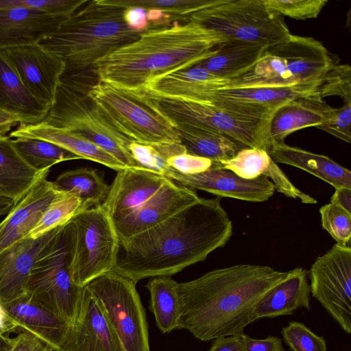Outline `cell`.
Here are the masks:
<instances>
[{
    "label": "cell",
    "instance_id": "obj_1",
    "mask_svg": "<svg viewBox=\"0 0 351 351\" xmlns=\"http://www.w3.org/2000/svg\"><path fill=\"white\" fill-rule=\"evenodd\" d=\"M232 223L221 197L201 198L152 228L119 243L112 271L138 281L171 276L223 247Z\"/></svg>",
    "mask_w": 351,
    "mask_h": 351
},
{
    "label": "cell",
    "instance_id": "obj_2",
    "mask_svg": "<svg viewBox=\"0 0 351 351\" xmlns=\"http://www.w3.org/2000/svg\"><path fill=\"white\" fill-rule=\"evenodd\" d=\"M289 275L261 265L239 264L178 283L182 311L178 329L202 341L242 335L260 300Z\"/></svg>",
    "mask_w": 351,
    "mask_h": 351
},
{
    "label": "cell",
    "instance_id": "obj_3",
    "mask_svg": "<svg viewBox=\"0 0 351 351\" xmlns=\"http://www.w3.org/2000/svg\"><path fill=\"white\" fill-rule=\"evenodd\" d=\"M217 32L187 21L149 28L139 37L99 59L91 69L98 80L144 90L153 80L189 69L210 57L227 41Z\"/></svg>",
    "mask_w": 351,
    "mask_h": 351
},
{
    "label": "cell",
    "instance_id": "obj_4",
    "mask_svg": "<svg viewBox=\"0 0 351 351\" xmlns=\"http://www.w3.org/2000/svg\"><path fill=\"white\" fill-rule=\"evenodd\" d=\"M199 197L195 190L141 167L125 168L109 187L101 207L119 243L138 234Z\"/></svg>",
    "mask_w": 351,
    "mask_h": 351
},
{
    "label": "cell",
    "instance_id": "obj_5",
    "mask_svg": "<svg viewBox=\"0 0 351 351\" xmlns=\"http://www.w3.org/2000/svg\"><path fill=\"white\" fill-rule=\"evenodd\" d=\"M125 10L112 0L87 1L39 44L64 62V73H79L143 33L128 27Z\"/></svg>",
    "mask_w": 351,
    "mask_h": 351
},
{
    "label": "cell",
    "instance_id": "obj_6",
    "mask_svg": "<svg viewBox=\"0 0 351 351\" xmlns=\"http://www.w3.org/2000/svg\"><path fill=\"white\" fill-rule=\"evenodd\" d=\"M335 62L325 46L312 37L291 34L266 48L250 69L222 85L239 88H292L319 84Z\"/></svg>",
    "mask_w": 351,
    "mask_h": 351
},
{
    "label": "cell",
    "instance_id": "obj_7",
    "mask_svg": "<svg viewBox=\"0 0 351 351\" xmlns=\"http://www.w3.org/2000/svg\"><path fill=\"white\" fill-rule=\"evenodd\" d=\"M104 117L123 134L146 145L181 143L178 131L145 90H131L98 80L86 90Z\"/></svg>",
    "mask_w": 351,
    "mask_h": 351
},
{
    "label": "cell",
    "instance_id": "obj_8",
    "mask_svg": "<svg viewBox=\"0 0 351 351\" xmlns=\"http://www.w3.org/2000/svg\"><path fill=\"white\" fill-rule=\"evenodd\" d=\"M40 122L90 141L126 168L138 167L128 149L133 141L107 121L80 81L61 79L56 101Z\"/></svg>",
    "mask_w": 351,
    "mask_h": 351
},
{
    "label": "cell",
    "instance_id": "obj_9",
    "mask_svg": "<svg viewBox=\"0 0 351 351\" xmlns=\"http://www.w3.org/2000/svg\"><path fill=\"white\" fill-rule=\"evenodd\" d=\"M73 282L83 287L97 277L112 271L119 241L108 216L101 207L76 214L66 223Z\"/></svg>",
    "mask_w": 351,
    "mask_h": 351
},
{
    "label": "cell",
    "instance_id": "obj_10",
    "mask_svg": "<svg viewBox=\"0 0 351 351\" xmlns=\"http://www.w3.org/2000/svg\"><path fill=\"white\" fill-rule=\"evenodd\" d=\"M228 40H240L266 47L291 34L282 16L263 0H219L186 17Z\"/></svg>",
    "mask_w": 351,
    "mask_h": 351
},
{
    "label": "cell",
    "instance_id": "obj_11",
    "mask_svg": "<svg viewBox=\"0 0 351 351\" xmlns=\"http://www.w3.org/2000/svg\"><path fill=\"white\" fill-rule=\"evenodd\" d=\"M83 287L75 285L71 280L65 223L37 258L29 276L26 293L72 324L80 308Z\"/></svg>",
    "mask_w": 351,
    "mask_h": 351
},
{
    "label": "cell",
    "instance_id": "obj_12",
    "mask_svg": "<svg viewBox=\"0 0 351 351\" xmlns=\"http://www.w3.org/2000/svg\"><path fill=\"white\" fill-rule=\"evenodd\" d=\"M156 98L158 108L177 130L197 129L213 132L247 147L267 151L271 146L270 120L251 118L210 102Z\"/></svg>",
    "mask_w": 351,
    "mask_h": 351
},
{
    "label": "cell",
    "instance_id": "obj_13",
    "mask_svg": "<svg viewBox=\"0 0 351 351\" xmlns=\"http://www.w3.org/2000/svg\"><path fill=\"white\" fill-rule=\"evenodd\" d=\"M136 285L112 271L86 287L97 298L123 351H150L146 314Z\"/></svg>",
    "mask_w": 351,
    "mask_h": 351
},
{
    "label": "cell",
    "instance_id": "obj_14",
    "mask_svg": "<svg viewBox=\"0 0 351 351\" xmlns=\"http://www.w3.org/2000/svg\"><path fill=\"white\" fill-rule=\"evenodd\" d=\"M313 297L341 329L351 333V247L335 244L317 256L308 273Z\"/></svg>",
    "mask_w": 351,
    "mask_h": 351
},
{
    "label": "cell",
    "instance_id": "obj_15",
    "mask_svg": "<svg viewBox=\"0 0 351 351\" xmlns=\"http://www.w3.org/2000/svg\"><path fill=\"white\" fill-rule=\"evenodd\" d=\"M30 93L51 108L64 73V62L40 44L1 49Z\"/></svg>",
    "mask_w": 351,
    "mask_h": 351
},
{
    "label": "cell",
    "instance_id": "obj_16",
    "mask_svg": "<svg viewBox=\"0 0 351 351\" xmlns=\"http://www.w3.org/2000/svg\"><path fill=\"white\" fill-rule=\"evenodd\" d=\"M161 175L193 190L204 191L219 197L247 202H265L275 191L273 183L265 176L247 180L224 169H210L196 174L183 175L167 168Z\"/></svg>",
    "mask_w": 351,
    "mask_h": 351
},
{
    "label": "cell",
    "instance_id": "obj_17",
    "mask_svg": "<svg viewBox=\"0 0 351 351\" xmlns=\"http://www.w3.org/2000/svg\"><path fill=\"white\" fill-rule=\"evenodd\" d=\"M56 351H123L97 298L86 286L78 315Z\"/></svg>",
    "mask_w": 351,
    "mask_h": 351
},
{
    "label": "cell",
    "instance_id": "obj_18",
    "mask_svg": "<svg viewBox=\"0 0 351 351\" xmlns=\"http://www.w3.org/2000/svg\"><path fill=\"white\" fill-rule=\"evenodd\" d=\"M47 169L0 222V252L29 237L49 205L64 192L47 178Z\"/></svg>",
    "mask_w": 351,
    "mask_h": 351
},
{
    "label": "cell",
    "instance_id": "obj_19",
    "mask_svg": "<svg viewBox=\"0 0 351 351\" xmlns=\"http://www.w3.org/2000/svg\"><path fill=\"white\" fill-rule=\"evenodd\" d=\"M32 239L27 237L0 252V302H7L26 293L31 270L40 254L60 228Z\"/></svg>",
    "mask_w": 351,
    "mask_h": 351
},
{
    "label": "cell",
    "instance_id": "obj_20",
    "mask_svg": "<svg viewBox=\"0 0 351 351\" xmlns=\"http://www.w3.org/2000/svg\"><path fill=\"white\" fill-rule=\"evenodd\" d=\"M68 18L25 8L0 10V50L39 44Z\"/></svg>",
    "mask_w": 351,
    "mask_h": 351
},
{
    "label": "cell",
    "instance_id": "obj_21",
    "mask_svg": "<svg viewBox=\"0 0 351 351\" xmlns=\"http://www.w3.org/2000/svg\"><path fill=\"white\" fill-rule=\"evenodd\" d=\"M1 303L19 328L40 337L49 343L54 351L61 347L70 328L69 323L27 293L12 301Z\"/></svg>",
    "mask_w": 351,
    "mask_h": 351
},
{
    "label": "cell",
    "instance_id": "obj_22",
    "mask_svg": "<svg viewBox=\"0 0 351 351\" xmlns=\"http://www.w3.org/2000/svg\"><path fill=\"white\" fill-rule=\"evenodd\" d=\"M330 106L317 96L287 100L273 113L269 124L271 145L285 143L290 134L308 127L319 125Z\"/></svg>",
    "mask_w": 351,
    "mask_h": 351
},
{
    "label": "cell",
    "instance_id": "obj_23",
    "mask_svg": "<svg viewBox=\"0 0 351 351\" xmlns=\"http://www.w3.org/2000/svg\"><path fill=\"white\" fill-rule=\"evenodd\" d=\"M49 110L27 88L0 50V110L15 116L20 123L35 124Z\"/></svg>",
    "mask_w": 351,
    "mask_h": 351
},
{
    "label": "cell",
    "instance_id": "obj_24",
    "mask_svg": "<svg viewBox=\"0 0 351 351\" xmlns=\"http://www.w3.org/2000/svg\"><path fill=\"white\" fill-rule=\"evenodd\" d=\"M307 272L302 267L289 271L287 277L271 289L258 303L254 318H274L292 315L298 309L311 310Z\"/></svg>",
    "mask_w": 351,
    "mask_h": 351
},
{
    "label": "cell",
    "instance_id": "obj_25",
    "mask_svg": "<svg viewBox=\"0 0 351 351\" xmlns=\"http://www.w3.org/2000/svg\"><path fill=\"white\" fill-rule=\"evenodd\" d=\"M9 136L46 141L70 151L81 159L99 162L117 171L126 168L114 157L90 141L42 122L35 124L19 123Z\"/></svg>",
    "mask_w": 351,
    "mask_h": 351
},
{
    "label": "cell",
    "instance_id": "obj_26",
    "mask_svg": "<svg viewBox=\"0 0 351 351\" xmlns=\"http://www.w3.org/2000/svg\"><path fill=\"white\" fill-rule=\"evenodd\" d=\"M267 152L275 162L307 171L335 189H351V172L326 156L291 147L285 143L271 145Z\"/></svg>",
    "mask_w": 351,
    "mask_h": 351
},
{
    "label": "cell",
    "instance_id": "obj_27",
    "mask_svg": "<svg viewBox=\"0 0 351 351\" xmlns=\"http://www.w3.org/2000/svg\"><path fill=\"white\" fill-rule=\"evenodd\" d=\"M222 80H223L213 82L193 101H210L220 99L241 103L280 106L291 99L308 96L320 97L318 90L321 83L317 85L283 88H239L222 85Z\"/></svg>",
    "mask_w": 351,
    "mask_h": 351
},
{
    "label": "cell",
    "instance_id": "obj_28",
    "mask_svg": "<svg viewBox=\"0 0 351 351\" xmlns=\"http://www.w3.org/2000/svg\"><path fill=\"white\" fill-rule=\"evenodd\" d=\"M266 48L244 41L227 40L220 44L210 57L197 64L220 78L232 80L254 66Z\"/></svg>",
    "mask_w": 351,
    "mask_h": 351
},
{
    "label": "cell",
    "instance_id": "obj_29",
    "mask_svg": "<svg viewBox=\"0 0 351 351\" xmlns=\"http://www.w3.org/2000/svg\"><path fill=\"white\" fill-rule=\"evenodd\" d=\"M47 170L32 168L16 151L12 139L0 135V197L16 204Z\"/></svg>",
    "mask_w": 351,
    "mask_h": 351
},
{
    "label": "cell",
    "instance_id": "obj_30",
    "mask_svg": "<svg viewBox=\"0 0 351 351\" xmlns=\"http://www.w3.org/2000/svg\"><path fill=\"white\" fill-rule=\"evenodd\" d=\"M150 293L149 311L162 333L178 329L182 315V300L178 282L171 276L151 278L145 285Z\"/></svg>",
    "mask_w": 351,
    "mask_h": 351
},
{
    "label": "cell",
    "instance_id": "obj_31",
    "mask_svg": "<svg viewBox=\"0 0 351 351\" xmlns=\"http://www.w3.org/2000/svg\"><path fill=\"white\" fill-rule=\"evenodd\" d=\"M53 184L57 190L77 197L86 209L101 205L110 187L96 169L86 167L65 171Z\"/></svg>",
    "mask_w": 351,
    "mask_h": 351
},
{
    "label": "cell",
    "instance_id": "obj_32",
    "mask_svg": "<svg viewBox=\"0 0 351 351\" xmlns=\"http://www.w3.org/2000/svg\"><path fill=\"white\" fill-rule=\"evenodd\" d=\"M181 144L186 152L220 162L232 158L247 147L225 135L197 129L178 130Z\"/></svg>",
    "mask_w": 351,
    "mask_h": 351
},
{
    "label": "cell",
    "instance_id": "obj_33",
    "mask_svg": "<svg viewBox=\"0 0 351 351\" xmlns=\"http://www.w3.org/2000/svg\"><path fill=\"white\" fill-rule=\"evenodd\" d=\"M12 144L19 155L38 171L50 169L60 162L81 159L70 151L52 143L30 138H16Z\"/></svg>",
    "mask_w": 351,
    "mask_h": 351
},
{
    "label": "cell",
    "instance_id": "obj_34",
    "mask_svg": "<svg viewBox=\"0 0 351 351\" xmlns=\"http://www.w3.org/2000/svg\"><path fill=\"white\" fill-rule=\"evenodd\" d=\"M86 210L74 195L63 193L47 208L29 237L37 239L69 221L78 213Z\"/></svg>",
    "mask_w": 351,
    "mask_h": 351
},
{
    "label": "cell",
    "instance_id": "obj_35",
    "mask_svg": "<svg viewBox=\"0 0 351 351\" xmlns=\"http://www.w3.org/2000/svg\"><path fill=\"white\" fill-rule=\"evenodd\" d=\"M272 161L267 150L246 147L231 159L214 162L213 169H228L242 178L251 180L263 175Z\"/></svg>",
    "mask_w": 351,
    "mask_h": 351
},
{
    "label": "cell",
    "instance_id": "obj_36",
    "mask_svg": "<svg viewBox=\"0 0 351 351\" xmlns=\"http://www.w3.org/2000/svg\"><path fill=\"white\" fill-rule=\"evenodd\" d=\"M129 151L138 167L162 174L167 160L173 156L186 152L181 143L146 145L132 141Z\"/></svg>",
    "mask_w": 351,
    "mask_h": 351
},
{
    "label": "cell",
    "instance_id": "obj_37",
    "mask_svg": "<svg viewBox=\"0 0 351 351\" xmlns=\"http://www.w3.org/2000/svg\"><path fill=\"white\" fill-rule=\"evenodd\" d=\"M219 0H112L125 8L138 7L145 10L156 9L171 16H184L216 4Z\"/></svg>",
    "mask_w": 351,
    "mask_h": 351
},
{
    "label": "cell",
    "instance_id": "obj_38",
    "mask_svg": "<svg viewBox=\"0 0 351 351\" xmlns=\"http://www.w3.org/2000/svg\"><path fill=\"white\" fill-rule=\"evenodd\" d=\"M321 223L337 243L350 246L351 239V213L340 206L328 203L319 209Z\"/></svg>",
    "mask_w": 351,
    "mask_h": 351
},
{
    "label": "cell",
    "instance_id": "obj_39",
    "mask_svg": "<svg viewBox=\"0 0 351 351\" xmlns=\"http://www.w3.org/2000/svg\"><path fill=\"white\" fill-rule=\"evenodd\" d=\"M318 91L322 99L337 96L343 102H351L350 66L335 62L323 77Z\"/></svg>",
    "mask_w": 351,
    "mask_h": 351
},
{
    "label": "cell",
    "instance_id": "obj_40",
    "mask_svg": "<svg viewBox=\"0 0 351 351\" xmlns=\"http://www.w3.org/2000/svg\"><path fill=\"white\" fill-rule=\"evenodd\" d=\"M285 343L292 351H327L323 337L311 331L302 323L292 321L281 330Z\"/></svg>",
    "mask_w": 351,
    "mask_h": 351
},
{
    "label": "cell",
    "instance_id": "obj_41",
    "mask_svg": "<svg viewBox=\"0 0 351 351\" xmlns=\"http://www.w3.org/2000/svg\"><path fill=\"white\" fill-rule=\"evenodd\" d=\"M87 0H0V10L25 8L69 17Z\"/></svg>",
    "mask_w": 351,
    "mask_h": 351
},
{
    "label": "cell",
    "instance_id": "obj_42",
    "mask_svg": "<svg viewBox=\"0 0 351 351\" xmlns=\"http://www.w3.org/2000/svg\"><path fill=\"white\" fill-rule=\"evenodd\" d=\"M266 5L281 16L297 20L317 18L327 0H263Z\"/></svg>",
    "mask_w": 351,
    "mask_h": 351
},
{
    "label": "cell",
    "instance_id": "obj_43",
    "mask_svg": "<svg viewBox=\"0 0 351 351\" xmlns=\"http://www.w3.org/2000/svg\"><path fill=\"white\" fill-rule=\"evenodd\" d=\"M317 128L346 143L351 142V102H343L340 108H330Z\"/></svg>",
    "mask_w": 351,
    "mask_h": 351
},
{
    "label": "cell",
    "instance_id": "obj_44",
    "mask_svg": "<svg viewBox=\"0 0 351 351\" xmlns=\"http://www.w3.org/2000/svg\"><path fill=\"white\" fill-rule=\"evenodd\" d=\"M263 176L271 180L275 191L288 197L298 199L304 204H315L317 202L314 198L296 188L274 160Z\"/></svg>",
    "mask_w": 351,
    "mask_h": 351
},
{
    "label": "cell",
    "instance_id": "obj_45",
    "mask_svg": "<svg viewBox=\"0 0 351 351\" xmlns=\"http://www.w3.org/2000/svg\"><path fill=\"white\" fill-rule=\"evenodd\" d=\"M212 160L184 152L171 156L167 160V168L183 175H193L213 169Z\"/></svg>",
    "mask_w": 351,
    "mask_h": 351
},
{
    "label": "cell",
    "instance_id": "obj_46",
    "mask_svg": "<svg viewBox=\"0 0 351 351\" xmlns=\"http://www.w3.org/2000/svg\"><path fill=\"white\" fill-rule=\"evenodd\" d=\"M11 351H54L46 341L33 332L20 329Z\"/></svg>",
    "mask_w": 351,
    "mask_h": 351
},
{
    "label": "cell",
    "instance_id": "obj_47",
    "mask_svg": "<svg viewBox=\"0 0 351 351\" xmlns=\"http://www.w3.org/2000/svg\"><path fill=\"white\" fill-rule=\"evenodd\" d=\"M242 351H285L282 340L277 337L253 339L247 335H241Z\"/></svg>",
    "mask_w": 351,
    "mask_h": 351
},
{
    "label": "cell",
    "instance_id": "obj_48",
    "mask_svg": "<svg viewBox=\"0 0 351 351\" xmlns=\"http://www.w3.org/2000/svg\"><path fill=\"white\" fill-rule=\"evenodd\" d=\"M124 19L128 27L134 31L143 32L149 29L147 10L138 7L128 8L124 12Z\"/></svg>",
    "mask_w": 351,
    "mask_h": 351
},
{
    "label": "cell",
    "instance_id": "obj_49",
    "mask_svg": "<svg viewBox=\"0 0 351 351\" xmlns=\"http://www.w3.org/2000/svg\"><path fill=\"white\" fill-rule=\"evenodd\" d=\"M213 340L208 351H242L241 335L219 337Z\"/></svg>",
    "mask_w": 351,
    "mask_h": 351
},
{
    "label": "cell",
    "instance_id": "obj_50",
    "mask_svg": "<svg viewBox=\"0 0 351 351\" xmlns=\"http://www.w3.org/2000/svg\"><path fill=\"white\" fill-rule=\"evenodd\" d=\"M330 203L335 204L351 213V189L348 188L335 189L330 198Z\"/></svg>",
    "mask_w": 351,
    "mask_h": 351
},
{
    "label": "cell",
    "instance_id": "obj_51",
    "mask_svg": "<svg viewBox=\"0 0 351 351\" xmlns=\"http://www.w3.org/2000/svg\"><path fill=\"white\" fill-rule=\"evenodd\" d=\"M147 10V20L149 26L156 27H161L167 26V23L170 22L171 15L165 13L159 10L151 9Z\"/></svg>",
    "mask_w": 351,
    "mask_h": 351
},
{
    "label": "cell",
    "instance_id": "obj_52",
    "mask_svg": "<svg viewBox=\"0 0 351 351\" xmlns=\"http://www.w3.org/2000/svg\"><path fill=\"white\" fill-rule=\"evenodd\" d=\"M20 328L14 319L8 315L0 302V335L14 332H18Z\"/></svg>",
    "mask_w": 351,
    "mask_h": 351
},
{
    "label": "cell",
    "instance_id": "obj_53",
    "mask_svg": "<svg viewBox=\"0 0 351 351\" xmlns=\"http://www.w3.org/2000/svg\"><path fill=\"white\" fill-rule=\"evenodd\" d=\"M18 123L20 121L17 117L0 110V135H5Z\"/></svg>",
    "mask_w": 351,
    "mask_h": 351
},
{
    "label": "cell",
    "instance_id": "obj_54",
    "mask_svg": "<svg viewBox=\"0 0 351 351\" xmlns=\"http://www.w3.org/2000/svg\"><path fill=\"white\" fill-rule=\"evenodd\" d=\"M14 343L15 338H10L6 335H0V351H11Z\"/></svg>",
    "mask_w": 351,
    "mask_h": 351
},
{
    "label": "cell",
    "instance_id": "obj_55",
    "mask_svg": "<svg viewBox=\"0 0 351 351\" xmlns=\"http://www.w3.org/2000/svg\"><path fill=\"white\" fill-rule=\"evenodd\" d=\"M14 205L12 200L0 197V217L8 215Z\"/></svg>",
    "mask_w": 351,
    "mask_h": 351
}]
</instances>
